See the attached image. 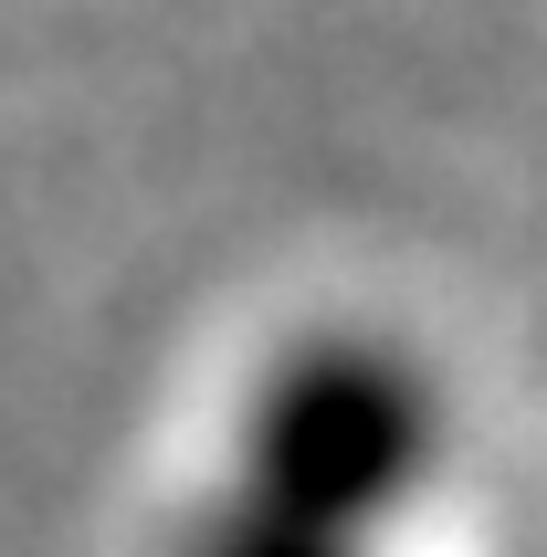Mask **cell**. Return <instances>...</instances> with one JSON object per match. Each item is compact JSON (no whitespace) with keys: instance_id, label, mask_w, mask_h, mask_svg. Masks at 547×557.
I'll return each mask as SVG.
<instances>
[{"instance_id":"obj_1","label":"cell","mask_w":547,"mask_h":557,"mask_svg":"<svg viewBox=\"0 0 547 557\" xmlns=\"http://www.w3.org/2000/svg\"><path fill=\"white\" fill-rule=\"evenodd\" d=\"M453 442L442 379L379 326H305L253 369L232 410V484L221 495L264 505L305 536L368 547L431 495Z\"/></svg>"},{"instance_id":"obj_2","label":"cell","mask_w":547,"mask_h":557,"mask_svg":"<svg viewBox=\"0 0 547 557\" xmlns=\"http://www.w3.org/2000/svg\"><path fill=\"white\" fill-rule=\"evenodd\" d=\"M169 557H368V547H337V536H305L284 516H264V505H243V495H211L169 536Z\"/></svg>"}]
</instances>
